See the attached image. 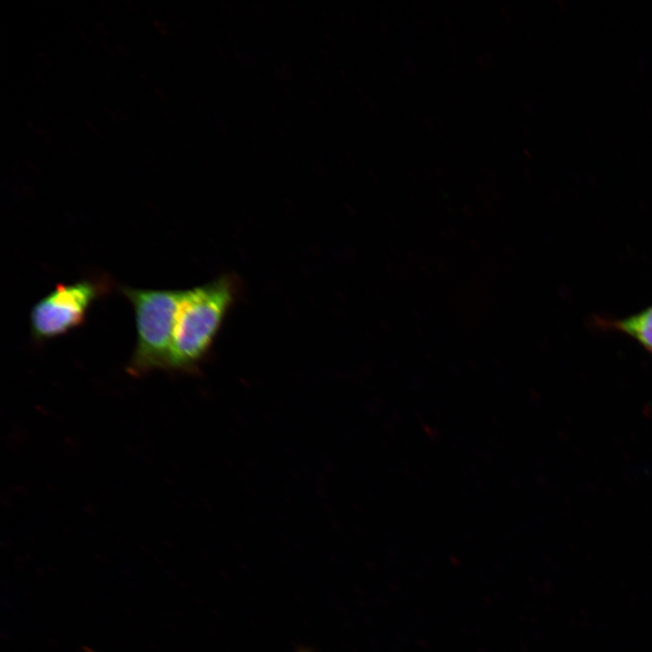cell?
<instances>
[{
    "instance_id": "cell-3",
    "label": "cell",
    "mask_w": 652,
    "mask_h": 652,
    "mask_svg": "<svg viewBox=\"0 0 652 652\" xmlns=\"http://www.w3.org/2000/svg\"><path fill=\"white\" fill-rule=\"evenodd\" d=\"M102 290L100 282L89 279L57 283L31 310L30 330L34 339L49 340L81 326Z\"/></svg>"
},
{
    "instance_id": "cell-5",
    "label": "cell",
    "mask_w": 652,
    "mask_h": 652,
    "mask_svg": "<svg viewBox=\"0 0 652 652\" xmlns=\"http://www.w3.org/2000/svg\"><path fill=\"white\" fill-rule=\"evenodd\" d=\"M83 652H94V651H92V650H91V649L87 648V649H85V651H83Z\"/></svg>"
},
{
    "instance_id": "cell-2",
    "label": "cell",
    "mask_w": 652,
    "mask_h": 652,
    "mask_svg": "<svg viewBox=\"0 0 652 652\" xmlns=\"http://www.w3.org/2000/svg\"><path fill=\"white\" fill-rule=\"evenodd\" d=\"M133 306L136 346L128 372L141 377L155 369H167L175 318L183 291L123 287Z\"/></svg>"
},
{
    "instance_id": "cell-1",
    "label": "cell",
    "mask_w": 652,
    "mask_h": 652,
    "mask_svg": "<svg viewBox=\"0 0 652 652\" xmlns=\"http://www.w3.org/2000/svg\"><path fill=\"white\" fill-rule=\"evenodd\" d=\"M225 279L183 291L175 318L168 370L190 372L207 353L232 301Z\"/></svg>"
},
{
    "instance_id": "cell-4",
    "label": "cell",
    "mask_w": 652,
    "mask_h": 652,
    "mask_svg": "<svg viewBox=\"0 0 652 652\" xmlns=\"http://www.w3.org/2000/svg\"><path fill=\"white\" fill-rule=\"evenodd\" d=\"M595 325L600 329L613 330L628 335L652 353V305L621 319L599 317Z\"/></svg>"
}]
</instances>
